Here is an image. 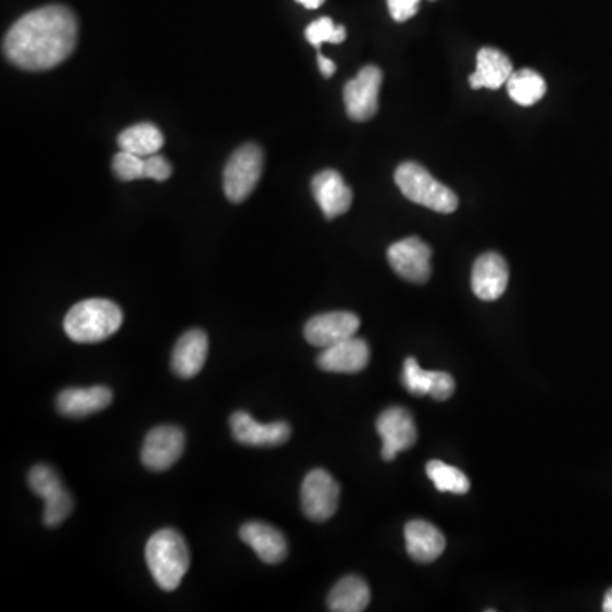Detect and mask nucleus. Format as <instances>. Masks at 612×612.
<instances>
[{
  "mask_svg": "<svg viewBox=\"0 0 612 612\" xmlns=\"http://www.w3.org/2000/svg\"><path fill=\"white\" fill-rule=\"evenodd\" d=\"M77 17L65 5H47L21 17L4 38V55L24 71L55 68L77 47Z\"/></svg>",
  "mask_w": 612,
  "mask_h": 612,
  "instance_id": "obj_1",
  "label": "nucleus"
},
{
  "mask_svg": "<svg viewBox=\"0 0 612 612\" xmlns=\"http://www.w3.org/2000/svg\"><path fill=\"white\" fill-rule=\"evenodd\" d=\"M145 557L153 580L167 592L179 587L191 563L188 542L179 530L168 527L157 530L155 535H152L147 542Z\"/></svg>",
  "mask_w": 612,
  "mask_h": 612,
  "instance_id": "obj_2",
  "label": "nucleus"
},
{
  "mask_svg": "<svg viewBox=\"0 0 612 612\" xmlns=\"http://www.w3.org/2000/svg\"><path fill=\"white\" fill-rule=\"evenodd\" d=\"M123 324V312L116 303L102 298H92L74 304L66 313V336L74 342L96 344L110 339Z\"/></svg>",
  "mask_w": 612,
  "mask_h": 612,
  "instance_id": "obj_3",
  "label": "nucleus"
},
{
  "mask_svg": "<svg viewBox=\"0 0 612 612\" xmlns=\"http://www.w3.org/2000/svg\"><path fill=\"white\" fill-rule=\"evenodd\" d=\"M395 183L412 203L429 208L436 213L449 215L452 211H457L460 204L457 192L430 176V172L417 162H405L400 165L395 172Z\"/></svg>",
  "mask_w": 612,
  "mask_h": 612,
  "instance_id": "obj_4",
  "label": "nucleus"
},
{
  "mask_svg": "<svg viewBox=\"0 0 612 612\" xmlns=\"http://www.w3.org/2000/svg\"><path fill=\"white\" fill-rule=\"evenodd\" d=\"M264 155L261 147L247 143L235 150L223 171V191L232 203H242L252 195L262 176Z\"/></svg>",
  "mask_w": 612,
  "mask_h": 612,
  "instance_id": "obj_5",
  "label": "nucleus"
},
{
  "mask_svg": "<svg viewBox=\"0 0 612 612\" xmlns=\"http://www.w3.org/2000/svg\"><path fill=\"white\" fill-rule=\"evenodd\" d=\"M29 488L45 502V526L55 527L74 511V499L63 487L59 473L48 464H36L28 476Z\"/></svg>",
  "mask_w": 612,
  "mask_h": 612,
  "instance_id": "obj_6",
  "label": "nucleus"
},
{
  "mask_svg": "<svg viewBox=\"0 0 612 612\" xmlns=\"http://www.w3.org/2000/svg\"><path fill=\"white\" fill-rule=\"evenodd\" d=\"M340 487L325 470H312L301 485V509L313 523H325L339 508Z\"/></svg>",
  "mask_w": 612,
  "mask_h": 612,
  "instance_id": "obj_7",
  "label": "nucleus"
},
{
  "mask_svg": "<svg viewBox=\"0 0 612 612\" xmlns=\"http://www.w3.org/2000/svg\"><path fill=\"white\" fill-rule=\"evenodd\" d=\"M383 74L378 66L367 65L344 87V104L354 122H367L378 111Z\"/></svg>",
  "mask_w": 612,
  "mask_h": 612,
  "instance_id": "obj_8",
  "label": "nucleus"
},
{
  "mask_svg": "<svg viewBox=\"0 0 612 612\" xmlns=\"http://www.w3.org/2000/svg\"><path fill=\"white\" fill-rule=\"evenodd\" d=\"M388 262L398 276L415 285L429 282L433 274V249L419 237L403 238L388 249Z\"/></svg>",
  "mask_w": 612,
  "mask_h": 612,
  "instance_id": "obj_9",
  "label": "nucleus"
},
{
  "mask_svg": "<svg viewBox=\"0 0 612 612\" xmlns=\"http://www.w3.org/2000/svg\"><path fill=\"white\" fill-rule=\"evenodd\" d=\"M376 430L382 437V457L385 461H394L398 452L407 451L417 442V425L403 407L385 410L376 421Z\"/></svg>",
  "mask_w": 612,
  "mask_h": 612,
  "instance_id": "obj_10",
  "label": "nucleus"
},
{
  "mask_svg": "<svg viewBox=\"0 0 612 612\" xmlns=\"http://www.w3.org/2000/svg\"><path fill=\"white\" fill-rule=\"evenodd\" d=\"M186 434L176 425H159L145 437L141 463L150 472H165L183 457Z\"/></svg>",
  "mask_w": 612,
  "mask_h": 612,
  "instance_id": "obj_11",
  "label": "nucleus"
},
{
  "mask_svg": "<svg viewBox=\"0 0 612 612\" xmlns=\"http://www.w3.org/2000/svg\"><path fill=\"white\" fill-rule=\"evenodd\" d=\"M232 436L235 441L254 448H274L282 446L291 437L288 422H271L261 424L247 412H235L230 417Z\"/></svg>",
  "mask_w": 612,
  "mask_h": 612,
  "instance_id": "obj_12",
  "label": "nucleus"
},
{
  "mask_svg": "<svg viewBox=\"0 0 612 612\" xmlns=\"http://www.w3.org/2000/svg\"><path fill=\"white\" fill-rule=\"evenodd\" d=\"M359 316L352 312H328L313 316L304 325V339L315 348H330L358 334Z\"/></svg>",
  "mask_w": 612,
  "mask_h": 612,
  "instance_id": "obj_13",
  "label": "nucleus"
},
{
  "mask_svg": "<svg viewBox=\"0 0 612 612\" xmlns=\"http://www.w3.org/2000/svg\"><path fill=\"white\" fill-rule=\"evenodd\" d=\"M509 285L508 262L497 252H487L473 265L472 288L482 301H496Z\"/></svg>",
  "mask_w": 612,
  "mask_h": 612,
  "instance_id": "obj_14",
  "label": "nucleus"
},
{
  "mask_svg": "<svg viewBox=\"0 0 612 612\" xmlns=\"http://www.w3.org/2000/svg\"><path fill=\"white\" fill-rule=\"evenodd\" d=\"M402 383L409 394L433 397L437 402L448 400L457 388V383L449 373L425 371L414 358L407 359L403 364Z\"/></svg>",
  "mask_w": 612,
  "mask_h": 612,
  "instance_id": "obj_15",
  "label": "nucleus"
},
{
  "mask_svg": "<svg viewBox=\"0 0 612 612\" xmlns=\"http://www.w3.org/2000/svg\"><path fill=\"white\" fill-rule=\"evenodd\" d=\"M313 198L321 207L325 218L334 220L348 213L352 204V191L348 184L344 183L339 172L322 171L312 180Z\"/></svg>",
  "mask_w": 612,
  "mask_h": 612,
  "instance_id": "obj_16",
  "label": "nucleus"
},
{
  "mask_svg": "<svg viewBox=\"0 0 612 612\" xmlns=\"http://www.w3.org/2000/svg\"><path fill=\"white\" fill-rule=\"evenodd\" d=\"M371 352L366 340L359 337L342 340L334 344L330 348H325L319 355V367L327 373H346L354 375L363 371L370 363Z\"/></svg>",
  "mask_w": 612,
  "mask_h": 612,
  "instance_id": "obj_17",
  "label": "nucleus"
},
{
  "mask_svg": "<svg viewBox=\"0 0 612 612\" xmlns=\"http://www.w3.org/2000/svg\"><path fill=\"white\" fill-rule=\"evenodd\" d=\"M113 402V391L108 387L66 388L57 397V410L71 419L98 414Z\"/></svg>",
  "mask_w": 612,
  "mask_h": 612,
  "instance_id": "obj_18",
  "label": "nucleus"
},
{
  "mask_svg": "<svg viewBox=\"0 0 612 612\" xmlns=\"http://www.w3.org/2000/svg\"><path fill=\"white\" fill-rule=\"evenodd\" d=\"M240 539L249 545L261 562L277 565L288 554V542L282 530L265 523H247L240 527Z\"/></svg>",
  "mask_w": 612,
  "mask_h": 612,
  "instance_id": "obj_19",
  "label": "nucleus"
},
{
  "mask_svg": "<svg viewBox=\"0 0 612 612\" xmlns=\"http://www.w3.org/2000/svg\"><path fill=\"white\" fill-rule=\"evenodd\" d=\"M208 358V336L199 328L186 332L172 352V370L180 378H195L203 370Z\"/></svg>",
  "mask_w": 612,
  "mask_h": 612,
  "instance_id": "obj_20",
  "label": "nucleus"
},
{
  "mask_svg": "<svg viewBox=\"0 0 612 612\" xmlns=\"http://www.w3.org/2000/svg\"><path fill=\"white\" fill-rule=\"evenodd\" d=\"M514 74L511 59L497 48H482L476 55V71L470 75L472 89L497 90Z\"/></svg>",
  "mask_w": 612,
  "mask_h": 612,
  "instance_id": "obj_21",
  "label": "nucleus"
},
{
  "mask_svg": "<svg viewBox=\"0 0 612 612\" xmlns=\"http://www.w3.org/2000/svg\"><path fill=\"white\" fill-rule=\"evenodd\" d=\"M407 551L417 563H430L441 557L446 538L434 524L415 519L405 526Z\"/></svg>",
  "mask_w": 612,
  "mask_h": 612,
  "instance_id": "obj_22",
  "label": "nucleus"
},
{
  "mask_svg": "<svg viewBox=\"0 0 612 612\" xmlns=\"http://www.w3.org/2000/svg\"><path fill=\"white\" fill-rule=\"evenodd\" d=\"M371 592L366 582L355 575L344 577L328 594V609L334 612H361L370 605Z\"/></svg>",
  "mask_w": 612,
  "mask_h": 612,
  "instance_id": "obj_23",
  "label": "nucleus"
},
{
  "mask_svg": "<svg viewBox=\"0 0 612 612\" xmlns=\"http://www.w3.org/2000/svg\"><path fill=\"white\" fill-rule=\"evenodd\" d=\"M117 145H120V149L135 153V155L150 157L159 153V150L164 147V135L152 123H138V125L126 128L117 137Z\"/></svg>",
  "mask_w": 612,
  "mask_h": 612,
  "instance_id": "obj_24",
  "label": "nucleus"
},
{
  "mask_svg": "<svg viewBox=\"0 0 612 612\" xmlns=\"http://www.w3.org/2000/svg\"><path fill=\"white\" fill-rule=\"evenodd\" d=\"M505 86L512 101L517 102L519 105L536 104L547 95L545 78L530 68L514 72Z\"/></svg>",
  "mask_w": 612,
  "mask_h": 612,
  "instance_id": "obj_25",
  "label": "nucleus"
},
{
  "mask_svg": "<svg viewBox=\"0 0 612 612\" xmlns=\"http://www.w3.org/2000/svg\"><path fill=\"white\" fill-rule=\"evenodd\" d=\"M427 476L433 482L434 487L442 494H454V496H463L470 491L469 476L464 475L461 470L454 469L445 461L434 460L427 463Z\"/></svg>",
  "mask_w": 612,
  "mask_h": 612,
  "instance_id": "obj_26",
  "label": "nucleus"
},
{
  "mask_svg": "<svg viewBox=\"0 0 612 612\" xmlns=\"http://www.w3.org/2000/svg\"><path fill=\"white\" fill-rule=\"evenodd\" d=\"M304 36L309 39L310 45L321 48L324 43H342L346 39V28L340 24L334 23L330 17H321L310 24Z\"/></svg>",
  "mask_w": 612,
  "mask_h": 612,
  "instance_id": "obj_27",
  "label": "nucleus"
},
{
  "mask_svg": "<svg viewBox=\"0 0 612 612\" xmlns=\"http://www.w3.org/2000/svg\"><path fill=\"white\" fill-rule=\"evenodd\" d=\"M113 171L122 180L143 179L145 157L122 150V152L114 155Z\"/></svg>",
  "mask_w": 612,
  "mask_h": 612,
  "instance_id": "obj_28",
  "label": "nucleus"
},
{
  "mask_svg": "<svg viewBox=\"0 0 612 612\" xmlns=\"http://www.w3.org/2000/svg\"><path fill=\"white\" fill-rule=\"evenodd\" d=\"M172 176V165L159 153L145 157V177L147 179L167 180Z\"/></svg>",
  "mask_w": 612,
  "mask_h": 612,
  "instance_id": "obj_29",
  "label": "nucleus"
},
{
  "mask_svg": "<svg viewBox=\"0 0 612 612\" xmlns=\"http://www.w3.org/2000/svg\"><path fill=\"white\" fill-rule=\"evenodd\" d=\"M388 11L397 23H405L414 17L421 8V0H387Z\"/></svg>",
  "mask_w": 612,
  "mask_h": 612,
  "instance_id": "obj_30",
  "label": "nucleus"
},
{
  "mask_svg": "<svg viewBox=\"0 0 612 612\" xmlns=\"http://www.w3.org/2000/svg\"><path fill=\"white\" fill-rule=\"evenodd\" d=\"M316 62H319V66H321V72L322 75H324L325 78H330L332 75L336 74V63L332 62L330 59H327V57L322 55V53H319V57H316Z\"/></svg>",
  "mask_w": 612,
  "mask_h": 612,
  "instance_id": "obj_31",
  "label": "nucleus"
},
{
  "mask_svg": "<svg viewBox=\"0 0 612 612\" xmlns=\"http://www.w3.org/2000/svg\"><path fill=\"white\" fill-rule=\"evenodd\" d=\"M297 2H300L307 9H319L324 4L325 0H297Z\"/></svg>",
  "mask_w": 612,
  "mask_h": 612,
  "instance_id": "obj_32",
  "label": "nucleus"
},
{
  "mask_svg": "<svg viewBox=\"0 0 612 612\" xmlns=\"http://www.w3.org/2000/svg\"><path fill=\"white\" fill-rule=\"evenodd\" d=\"M602 611L612 612V589L605 592L604 604H602Z\"/></svg>",
  "mask_w": 612,
  "mask_h": 612,
  "instance_id": "obj_33",
  "label": "nucleus"
}]
</instances>
